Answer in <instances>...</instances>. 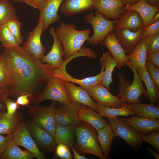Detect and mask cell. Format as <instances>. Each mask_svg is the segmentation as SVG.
<instances>
[{"instance_id":"6da1fadb","label":"cell","mask_w":159,"mask_h":159,"mask_svg":"<svg viewBox=\"0 0 159 159\" xmlns=\"http://www.w3.org/2000/svg\"><path fill=\"white\" fill-rule=\"evenodd\" d=\"M3 53L9 74L10 96L16 98L30 94L31 103L55 69L34 58L20 46L5 48Z\"/></svg>"},{"instance_id":"7a4b0ae2","label":"cell","mask_w":159,"mask_h":159,"mask_svg":"<svg viewBox=\"0 0 159 159\" xmlns=\"http://www.w3.org/2000/svg\"><path fill=\"white\" fill-rule=\"evenodd\" d=\"M75 28L72 23L62 22L55 29L56 34L63 45L65 60L80 51L85 42L90 40V29L78 30Z\"/></svg>"},{"instance_id":"3957f363","label":"cell","mask_w":159,"mask_h":159,"mask_svg":"<svg viewBox=\"0 0 159 159\" xmlns=\"http://www.w3.org/2000/svg\"><path fill=\"white\" fill-rule=\"evenodd\" d=\"M76 142L74 147L85 156L90 154L101 159H106L99 143L97 130L88 123L80 121L74 127Z\"/></svg>"},{"instance_id":"277c9868","label":"cell","mask_w":159,"mask_h":159,"mask_svg":"<svg viewBox=\"0 0 159 159\" xmlns=\"http://www.w3.org/2000/svg\"><path fill=\"white\" fill-rule=\"evenodd\" d=\"M134 75L133 82L127 80L122 73L117 74L119 79V92L117 97L122 102L133 103L139 102L143 95L147 98L146 90L144 87L138 72L132 71Z\"/></svg>"},{"instance_id":"5b68a950","label":"cell","mask_w":159,"mask_h":159,"mask_svg":"<svg viewBox=\"0 0 159 159\" xmlns=\"http://www.w3.org/2000/svg\"><path fill=\"white\" fill-rule=\"evenodd\" d=\"M48 100L64 104L72 102L66 91L64 81L61 79L52 75L49 77L44 88L38 93L31 104L37 105Z\"/></svg>"},{"instance_id":"8992f818","label":"cell","mask_w":159,"mask_h":159,"mask_svg":"<svg viewBox=\"0 0 159 159\" xmlns=\"http://www.w3.org/2000/svg\"><path fill=\"white\" fill-rule=\"evenodd\" d=\"M87 23L90 24L93 30V34L90 37L88 43L94 47L101 44L104 39L111 32L115 29L117 20L106 19L101 13L91 11L84 16Z\"/></svg>"},{"instance_id":"52a82bcc","label":"cell","mask_w":159,"mask_h":159,"mask_svg":"<svg viewBox=\"0 0 159 159\" xmlns=\"http://www.w3.org/2000/svg\"><path fill=\"white\" fill-rule=\"evenodd\" d=\"M28 107V113L32 119L54 138L56 127L55 102H51L48 106L34 105Z\"/></svg>"},{"instance_id":"ba28073f","label":"cell","mask_w":159,"mask_h":159,"mask_svg":"<svg viewBox=\"0 0 159 159\" xmlns=\"http://www.w3.org/2000/svg\"><path fill=\"white\" fill-rule=\"evenodd\" d=\"M108 120L110 127L117 137L122 138L135 151L137 152L141 148L143 143L138 131L118 117Z\"/></svg>"},{"instance_id":"9c48e42d","label":"cell","mask_w":159,"mask_h":159,"mask_svg":"<svg viewBox=\"0 0 159 159\" xmlns=\"http://www.w3.org/2000/svg\"><path fill=\"white\" fill-rule=\"evenodd\" d=\"M25 121L28 130L39 149L47 153L55 151L57 144L54 138L32 119Z\"/></svg>"},{"instance_id":"30bf717a","label":"cell","mask_w":159,"mask_h":159,"mask_svg":"<svg viewBox=\"0 0 159 159\" xmlns=\"http://www.w3.org/2000/svg\"><path fill=\"white\" fill-rule=\"evenodd\" d=\"M12 134L13 139L15 143L26 148L33 154L34 158L48 159L37 146L28 130L25 120L19 123Z\"/></svg>"},{"instance_id":"8fae6325","label":"cell","mask_w":159,"mask_h":159,"mask_svg":"<svg viewBox=\"0 0 159 159\" xmlns=\"http://www.w3.org/2000/svg\"><path fill=\"white\" fill-rule=\"evenodd\" d=\"M42 21L39 19L37 25L28 36L22 48L34 58L40 59L44 55L46 51L41 39L43 31Z\"/></svg>"},{"instance_id":"7c38bea8","label":"cell","mask_w":159,"mask_h":159,"mask_svg":"<svg viewBox=\"0 0 159 159\" xmlns=\"http://www.w3.org/2000/svg\"><path fill=\"white\" fill-rule=\"evenodd\" d=\"M69 61L68 59L64 61L60 68L55 69L53 70L52 75L59 77L65 81L77 84L84 89L102 83L104 72L105 66L104 65L101 64V71L98 74L83 79H79L72 77L67 72L66 67Z\"/></svg>"},{"instance_id":"4fadbf2b","label":"cell","mask_w":159,"mask_h":159,"mask_svg":"<svg viewBox=\"0 0 159 159\" xmlns=\"http://www.w3.org/2000/svg\"><path fill=\"white\" fill-rule=\"evenodd\" d=\"M81 104L72 102L56 106L55 118L56 124L75 127L80 121L78 112Z\"/></svg>"},{"instance_id":"5bb4252c","label":"cell","mask_w":159,"mask_h":159,"mask_svg":"<svg viewBox=\"0 0 159 159\" xmlns=\"http://www.w3.org/2000/svg\"><path fill=\"white\" fill-rule=\"evenodd\" d=\"M97 103L105 107L118 108L122 102L117 96L111 93L102 83L84 89Z\"/></svg>"},{"instance_id":"9a60e30c","label":"cell","mask_w":159,"mask_h":159,"mask_svg":"<svg viewBox=\"0 0 159 159\" xmlns=\"http://www.w3.org/2000/svg\"><path fill=\"white\" fill-rule=\"evenodd\" d=\"M102 44L109 50L111 55L118 63L117 68L119 70L123 67L127 66L131 67V64L126 54V52L120 44L113 31L109 33L104 39Z\"/></svg>"},{"instance_id":"2e32d148","label":"cell","mask_w":159,"mask_h":159,"mask_svg":"<svg viewBox=\"0 0 159 159\" xmlns=\"http://www.w3.org/2000/svg\"><path fill=\"white\" fill-rule=\"evenodd\" d=\"M143 28L133 32L128 29L115 28L113 32L117 40L126 53H130L137 44L145 37Z\"/></svg>"},{"instance_id":"e0dca14e","label":"cell","mask_w":159,"mask_h":159,"mask_svg":"<svg viewBox=\"0 0 159 159\" xmlns=\"http://www.w3.org/2000/svg\"><path fill=\"white\" fill-rule=\"evenodd\" d=\"M49 33L53 38V45L49 52L46 55L44 56L40 60L42 63H46L54 69L59 68L62 66L64 62L62 59L64 55L63 47L54 27L49 28Z\"/></svg>"},{"instance_id":"ac0fdd59","label":"cell","mask_w":159,"mask_h":159,"mask_svg":"<svg viewBox=\"0 0 159 159\" xmlns=\"http://www.w3.org/2000/svg\"><path fill=\"white\" fill-rule=\"evenodd\" d=\"M64 82L66 91L72 102L83 104L98 112L97 103L93 101L84 89L80 86H77L71 82L64 81Z\"/></svg>"},{"instance_id":"d6986e66","label":"cell","mask_w":159,"mask_h":159,"mask_svg":"<svg viewBox=\"0 0 159 159\" xmlns=\"http://www.w3.org/2000/svg\"><path fill=\"white\" fill-rule=\"evenodd\" d=\"M96 9L107 19H119L126 11L125 6L120 0H98Z\"/></svg>"},{"instance_id":"ffe728a7","label":"cell","mask_w":159,"mask_h":159,"mask_svg":"<svg viewBox=\"0 0 159 159\" xmlns=\"http://www.w3.org/2000/svg\"><path fill=\"white\" fill-rule=\"evenodd\" d=\"M98 0H65L60 10L65 16L71 17L81 12L96 9Z\"/></svg>"},{"instance_id":"44dd1931","label":"cell","mask_w":159,"mask_h":159,"mask_svg":"<svg viewBox=\"0 0 159 159\" xmlns=\"http://www.w3.org/2000/svg\"><path fill=\"white\" fill-rule=\"evenodd\" d=\"M65 0H46L41 11L39 19L43 22V31L46 30L52 23L59 21L60 17L58 14L61 4Z\"/></svg>"},{"instance_id":"7402d4cb","label":"cell","mask_w":159,"mask_h":159,"mask_svg":"<svg viewBox=\"0 0 159 159\" xmlns=\"http://www.w3.org/2000/svg\"><path fill=\"white\" fill-rule=\"evenodd\" d=\"M124 122L133 127L140 134L153 130H159V120L137 115L129 118H120Z\"/></svg>"},{"instance_id":"603a6c76","label":"cell","mask_w":159,"mask_h":159,"mask_svg":"<svg viewBox=\"0 0 159 159\" xmlns=\"http://www.w3.org/2000/svg\"><path fill=\"white\" fill-rule=\"evenodd\" d=\"M125 9L134 10L138 13L143 21V28H145L150 24L153 17L159 11V6L151 5L146 0H140L133 4L125 6Z\"/></svg>"},{"instance_id":"cb8c5ba5","label":"cell","mask_w":159,"mask_h":159,"mask_svg":"<svg viewBox=\"0 0 159 159\" xmlns=\"http://www.w3.org/2000/svg\"><path fill=\"white\" fill-rule=\"evenodd\" d=\"M143 24L142 18L138 13L134 10H127L117 21L115 26L117 28L128 29L135 32L143 28Z\"/></svg>"},{"instance_id":"d4e9b609","label":"cell","mask_w":159,"mask_h":159,"mask_svg":"<svg viewBox=\"0 0 159 159\" xmlns=\"http://www.w3.org/2000/svg\"><path fill=\"white\" fill-rule=\"evenodd\" d=\"M78 116L80 121L88 123L97 130L104 127L109 123L104 117L99 113L81 104L79 111Z\"/></svg>"},{"instance_id":"484cf974","label":"cell","mask_w":159,"mask_h":159,"mask_svg":"<svg viewBox=\"0 0 159 159\" xmlns=\"http://www.w3.org/2000/svg\"><path fill=\"white\" fill-rule=\"evenodd\" d=\"M126 55L130 62L132 71L138 72L139 67L145 66L147 54L145 37L137 44L132 52Z\"/></svg>"},{"instance_id":"4316f807","label":"cell","mask_w":159,"mask_h":159,"mask_svg":"<svg viewBox=\"0 0 159 159\" xmlns=\"http://www.w3.org/2000/svg\"><path fill=\"white\" fill-rule=\"evenodd\" d=\"M98 140L101 150L107 159L110 153L113 140L117 137L109 123L97 130Z\"/></svg>"},{"instance_id":"83f0119b","label":"cell","mask_w":159,"mask_h":159,"mask_svg":"<svg viewBox=\"0 0 159 159\" xmlns=\"http://www.w3.org/2000/svg\"><path fill=\"white\" fill-rule=\"evenodd\" d=\"M6 111L0 112V134H12L18 125L24 120V114L16 111L14 116L9 117Z\"/></svg>"},{"instance_id":"f1b7e54d","label":"cell","mask_w":159,"mask_h":159,"mask_svg":"<svg viewBox=\"0 0 159 159\" xmlns=\"http://www.w3.org/2000/svg\"><path fill=\"white\" fill-rule=\"evenodd\" d=\"M138 72L146 86L147 98L150 102L159 105V90L149 75L145 66L139 67Z\"/></svg>"},{"instance_id":"f546056e","label":"cell","mask_w":159,"mask_h":159,"mask_svg":"<svg viewBox=\"0 0 159 159\" xmlns=\"http://www.w3.org/2000/svg\"><path fill=\"white\" fill-rule=\"evenodd\" d=\"M101 64L105 66L104 74L102 84L109 91L110 89V85L112 82V74L115 67H117L118 63L115 59L110 54L109 51L102 54V56L100 58Z\"/></svg>"},{"instance_id":"4dcf8cb0","label":"cell","mask_w":159,"mask_h":159,"mask_svg":"<svg viewBox=\"0 0 159 159\" xmlns=\"http://www.w3.org/2000/svg\"><path fill=\"white\" fill-rule=\"evenodd\" d=\"M97 103L99 113L102 116L108 118H115L118 116L136 115L135 112L126 102H122L121 107L118 108L105 107Z\"/></svg>"},{"instance_id":"1f68e13d","label":"cell","mask_w":159,"mask_h":159,"mask_svg":"<svg viewBox=\"0 0 159 159\" xmlns=\"http://www.w3.org/2000/svg\"><path fill=\"white\" fill-rule=\"evenodd\" d=\"M74 127L56 124L54 139L57 144H65L69 148L74 146Z\"/></svg>"},{"instance_id":"d6a6232c","label":"cell","mask_w":159,"mask_h":159,"mask_svg":"<svg viewBox=\"0 0 159 159\" xmlns=\"http://www.w3.org/2000/svg\"><path fill=\"white\" fill-rule=\"evenodd\" d=\"M128 104L135 112L136 115L159 120V108L155 106L154 103L145 104L139 102Z\"/></svg>"},{"instance_id":"836d02e7","label":"cell","mask_w":159,"mask_h":159,"mask_svg":"<svg viewBox=\"0 0 159 159\" xmlns=\"http://www.w3.org/2000/svg\"><path fill=\"white\" fill-rule=\"evenodd\" d=\"M34 158L33 154L28 150H21L12 137L1 159H33Z\"/></svg>"},{"instance_id":"e575fe53","label":"cell","mask_w":159,"mask_h":159,"mask_svg":"<svg viewBox=\"0 0 159 159\" xmlns=\"http://www.w3.org/2000/svg\"><path fill=\"white\" fill-rule=\"evenodd\" d=\"M16 18V9L10 0H0V26Z\"/></svg>"},{"instance_id":"d590c367","label":"cell","mask_w":159,"mask_h":159,"mask_svg":"<svg viewBox=\"0 0 159 159\" xmlns=\"http://www.w3.org/2000/svg\"><path fill=\"white\" fill-rule=\"evenodd\" d=\"M0 42L4 48H10L20 45L6 24L0 26Z\"/></svg>"},{"instance_id":"8d00e7d4","label":"cell","mask_w":159,"mask_h":159,"mask_svg":"<svg viewBox=\"0 0 159 159\" xmlns=\"http://www.w3.org/2000/svg\"><path fill=\"white\" fill-rule=\"evenodd\" d=\"M9 77L3 53L0 54V89L8 90Z\"/></svg>"},{"instance_id":"74e56055","label":"cell","mask_w":159,"mask_h":159,"mask_svg":"<svg viewBox=\"0 0 159 159\" xmlns=\"http://www.w3.org/2000/svg\"><path fill=\"white\" fill-rule=\"evenodd\" d=\"M6 24L13 35L20 45L23 41V37L21 32L22 27L21 22L16 18L8 21Z\"/></svg>"},{"instance_id":"f35d334b","label":"cell","mask_w":159,"mask_h":159,"mask_svg":"<svg viewBox=\"0 0 159 159\" xmlns=\"http://www.w3.org/2000/svg\"><path fill=\"white\" fill-rule=\"evenodd\" d=\"M141 140L152 145L159 153V130H153L145 134H140Z\"/></svg>"},{"instance_id":"ab89813d","label":"cell","mask_w":159,"mask_h":159,"mask_svg":"<svg viewBox=\"0 0 159 159\" xmlns=\"http://www.w3.org/2000/svg\"><path fill=\"white\" fill-rule=\"evenodd\" d=\"M147 55L159 51V33L145 37Z\"/></svg>"},{"instance_id":"60d3db41","label":"cell","mask_w":159,"mask_h":159,"mask_svg":"<svg viewBox=\"0 0 159 159\" xmlns=\"http://www.w3.org/2000/svg\"><path fill=\"white\" fill-rule=\"evenodd\" d=\"M145 67L151 78L159 90V69L148 61L146 60Z\"/></svg>"},{"instance_id":"b9f144b4","label":"cell","mask_w":159,"mask_h":159,"mask_svg":"<svg viewBox=\"0 0 159 159\" xmlns=\"http://www.w3.org/2000/svg\"><path fill=\"white\" fill-rule=\"evenodd\" d=\"M69 148L64 144L57 145L55 149V154L58 158L62 159H72L73 157Z\"/></svg>"},{"instance_id":"7bdbcfd3","label":"cell","mask_w":159,"mask_h":159,"mask_svg":"<svg viewBox=\"0 0 159 159\" xmlns=\"http://www.w3.org/2000/svg\"><path fill=\"white\" fill-rule=\"evenodd\" d=\"M4 101L6 107V115L9 117H12L20 106L17 104L16 102L12 100L8 97L6 98Z\"/></svg>"},{"instance_id":"ee69618b","label":"cell","mask_w":159,"mask_h":159,"mask_svg":"<svg viewBox=\"0 0 159 159\" xmlns=\"http://www.w3.org/2000/svg\"><path fill=\"white\" fill-rule=\"evenodd\" d=\"M144 36L155 35L159 33V20L145 28H143Z\"/></svg>"},{"instance_id":"f6af8a7d","label":"cell","mask_w":159,"mask_h":159,"mask_svg":"<svg viewBox=\"0 0 159 159\" xmlns=\"http://www.w3.org/2000/svg\"><path fill=\"white\" fill-rule=\"evenodd\" d=\"M12 133L7 135L6 136L0 134V159H1L9 143L12 138Z\"/></svg>"},{"instance_id":"bcb514c9","label":"cell","mask_w":159,"mask_h":159,"mask_svg":"<svg viewBox=\"0 0 159 159\" xmlns=\"http://www.w3.org/2000/svg\"><path fill=\"white\" fill-rule=\"evenodd\" d=\"M31 95L30 94H24L18 96L17 98L16 102L19 106L29 107L30 104L29 98Z\"/></svg>"},{"instance_id":"7dc6e473","label":"cell","mask_w":159,"mask_h":159,"mask_svg":"<svg viewBox=\"0 0 159 159\" xmlns=\"http://www.w3.org/2000/svg\"><path fill=\"white\" fill-rule=\"evenodd\" d=\"M46 0H26L25 3L28 5L37 9L41 11Z\"/></svg>"},{"instance_id":"c3c4849f","label":"cell","mask_w":159,"mask_h":159,"mask_svg":"<svg viewBox=\"0 0 159 159\" xmlns=\"http://www.w3.org/2000/svg\"><path fill=\"white\" fill-rule=\"evenodd\" d=\"M146 60L159 68V51L147 54Z\"/></svg>"},{"instance_id":"681fc988","label":"cell","mask_w":159,"mask_h":159,"mask_svg":"<svg viewBox=\"0 0 159 159\" xmlns=\"http://www.w3.org/2000/svg\"><path fill=\"white\" fill-rule=\"evenodd\" d=\"M10 96V92L9 90L0 89V100L4 101L6 97Z\"/></svg>"},{"instance_id":"f907efd6","label":"cell","mask_w":159,"mask_h":159,"mask_svg":"<svg viewBox=\"0 0 159 159\" xmlns=\"http://www.w3.org/2000/svg\"><path fill=\"white\" fill-rule=\"evenodd\" d=\"M71 149L72 151L73 158L74 159H86V158L84 155H80L77 151L76 149L74 146H72Z\"/></svg>"},{"instance_id":"816d5d0a","label":"cell","mask_w":159,"mask_h":159,"mask_svg":"<svg viewBox=\"0 0 159 159\" xmlns=\"http://www.w3.org/2000/svg\"><path fill=\"white\" fill-rule=\"evenodd\" d=\"M125 6L135 4L140 0H120Z\"/></svg>"},{"instance_id":"f5cc1de1","label":"cell","mask_w":159,"mask_h":159,"mask_svg":"<svg viewBox=\"0 0 159 159\" xmlns=\"http://www.w3.org/2000/svg\"><path fill=\"white\" fill-rule=\"evenodd\" d=\"M147 151L150 153L152 154L156 159H159V153H156L154 152L148 146L147 148Z\"/></svg>"},{"instance_id":"db71d44e","label":"cell","mask_w":159,"mask_h":159,"mask_svg":"<svg viewBox=\"0 0 159 159\" xmlns=\"http://www.w3.org/2000/svg\"><path fill=\"white\" fill-rule=\"evenodd\" d=\"M149 4L154 6H159V0H146Z\"/></svg>"},{"instance_id":"11a10c76","label":"cell","mask_w":159,"mask_h":159,"mask_svg":"<svg viewBox=\"0 0 159 159\" xmlns=\"http://www.w3.org/2000/svg\"><path fill=\"white\" fill-rule=\"evenodd\" d=\"M6 107L4 101L0 100V112L6 111Z\"/></svg>"},{"instance_id":"9f6ffc18","label":"cell","mask_w":159,"mask_h":159,"mask_svg":"<svg viewBox=\"0 0 159 159\" xmlns=\"http://www.w3.org/2000/svg\"><path fill=\"white\" fill-rule=\"evenodd\" d=\"M158 20H159V11L153 17L150 24L155 22Z\"/></svg>"},{"instance_id":"6f0895ef","label":"cell","mask_w":159,"mask_h":159,"mask_svg":"<svg viewBox=\"0 0 159 159\" xmlns=\"http://www.w3.org/2000/svg\"><path fill=\"white\" fill-rule=\"evenodd\" d=\"M15 2H18L23 4L25 3L26 0H11Z\"/></svg>"},{"instance_id":"680465c9","label":"cell","mask_w":159,"mask_h":159,"mask_svg":"<svg viewBox=\"0 0 159 159\" xmlns=\"http://www.w3.org/2000/svg\"><path fill=\"white\" fill-rule=\"evenodd\" d=\"M2 47V46L1 45L0 46V49Z\"/></svg>"}]
</instances>
